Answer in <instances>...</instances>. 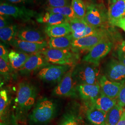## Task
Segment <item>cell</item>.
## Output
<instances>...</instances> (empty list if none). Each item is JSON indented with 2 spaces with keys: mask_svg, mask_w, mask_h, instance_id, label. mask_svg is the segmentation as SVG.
Instances as JSON below:
<instances>
[{
  "mask_svg": "<svg viewBox=\"0 0 125 125\" xmlns=\"http://www.w3.org/2000/svg\"><path fill=\"white\" fill-rule=\"evenodd\" d=\"M38 94L35 85L28 81L19 83L15 99L14 109L17 119L24 120L31 108L34 106Z\"/></svg>",
  "mask_w": 125,
  "mask_h": 125,
  "instance_id": "obj_1",
  "label": "cell"
},
{
  "mask_svg": "<svg viewBox=\"0 0 125 125\" xmlns=\"http://www.w3.org/2000/svg\"><path fill=\"white\" fill-rule=\"evenodd\" d=\"M57 105L53 100L44 97L39 100L29 115L30 122L36 125L49 123L55 116Z\"/></svg>",
  "mask_w": 125,
  "mask_h": 125,
  "instance_id": "obj_2",
  "label": "cell"
},
{
  "mask_svg": "<svg viewBox=\"0 0 125 125\" xmlns=\"http://www.w3.org/2000/svg\"><path fill=\"white\" fill-rule=\"evenodd\" d=\"M99 65L84 62L75 66L72 76L76 85L99 84Z\"/></svg>",
  "mask_w": 125,
  "mask_h": 125,
  "instance_id": "obj_3",
  "label": "cell"
},
{
  "mask_svg": "<svg viewBox=\"0 0 125 125\" xmlns=\"http://www.w3.org/2000/svg\"><path fill=\"white\" fill-rule=\"evenodd\" d=\"M75 50V49H74ZM45 60L50 63L59 65L75 66L78 59L76 50L58 49L47 48L40 52Z\"/></svg>",
  "mask_w": 125,
  "mask_h": 125,
  "instance_id": "obj_4",
  "label": "cell"
},
{
  "mask_svg": "<svg viewBox=\"0 0 125 125\" xmlns=\"http://www.w3.org/2000/svg\"><path fill=\"white\" fill-rule=\"evenodd\" d=\"M84 20L89 26L96 28H106L109 25L108 11L102 4L88 5Z\"/></svg>",
  "mask_w": 125,
  "mask_h": 125,
  "instance_id": "obj_5",
  "label": "cell"
},
{
  "mask_svg": "<svg viewBox=\"0 0 125 125\" xmlns=\"http://www.w3.org/2000/svg\"><path fill=\"white\" fill-rule=\"evenodd\" d=\"M72 66L50 64L41 68L37 74L41 81L48 83H59Z\"/></svg>",
  "mask_w": 125,
  "mask_h": 125,
  "instance_id": "obj_6",
  "label": "cell"
},
{
  "mask_svg": "<svg viewBox=\"0 0 125 125\" xmlns=\"http://www.w3.org/2000/svg\"><path fill=\"white\" fill-rule=\"evenodd\" d=\"M0 14L11 16L24 22L28 21L34 17H37L39 15L35 11L25 7H19L3 2H1L0 4Z\"/></svg>",
  "mask_w": 125,
  "mask_h": 125,
  "instance_id": "obj_7",
  "label": "cell"
},
{
  "mask_svg": "<svg viewBox=\"0 0 125 125\" xmlns=\"http://www.w3.org/2000/svg\"><path fill=\"white\" fill-rule=\"evenodd\" d=\"M113 46L111 37L104 39L89 51V52L83 58V61L99 65L101 60L107 55Z\"/></svg>",
  "mask_w": 125,
  "mask_h": 125,
  "instance_id": "obj_8",
  "label": "cell"
},
{
  "mask_svg": "<svg viewBox=\"0 0 125 125\" xmlns=\"http://www.w3.org/2000/svg\"><path fill=\"white\" fill-rule=\"evenodd\" d=\"M110 37V32L106 28H103L96 33L74 40L72 43V48L75 50L89 51L103 40Z\"/></svg>",
  "mask_w": 125,
  "mask_h": 125,
  "instance_id": "obj_9",
  "label": "cell"
},
{
  "mask_svg": "<svg viewBox=\"0 0 125 125\" xmlns=\"http://www.w3.org/2000/svg\"><path fill=\"white\" fill-rule=\"evenodd\" d=\"M75 66L71 67L63 76L62 79L55 87L52 92L54 96L58 97L75 96L76 85L74 81L72 74Z\"/></svg>",
  "mask_w": 125,
  "mask_h": 125,
  "instance_id": "obj_10",
  "label": "cell"
},
{
  "mask_svg": "<svg viewBox=\"0 0 125 125\" xmlns=\"http://www.w3.org/2000/svg\"><path fill=\"white\" fill-rule=\"evenodd\" d=\"M105 76L113 82L125 84V67L118 60L112 59L105 68Z\"/></svg>",
  "mask_w": 125,
  "mask_h": 125,
  "instance_id": "obj_11",
  "label": "cell"
},
{
  "mask_svg": "<svg viewBox=\"0 0 125 125\" xmlns=\"http://www.w3.org/2000/svg\"><path fill=\"white\" fill-rule=\"evenodd\" d=\"M50 64L40 52L30 54L24 65L18 71L21 74L28 75L32 72L39 71L43 67Z\"/></svg>",
  "mask_w": 125,
  "mask_h": 125,
  "instance_id": "obj_12",
  "label": "cell"
},
{
  "mask_svg": "<svg viewBox=\"0 0 125 125\" xmlns=\"http://www.w3.org/2000/svg\"><path fill=\"white\" fill-rule=\"evenodd\" d=\"M11 45L21 52L28 54L40 52L45 49L48 45L46 42L41 43H32L20 40L17 37L12 42Z\"/></svg>",
  "mask_w": 125,
  "mask_h": 125,
  "instance_id": "obj_13",
  "label": "cell"
},
{
  "mask_svg": "<svg viewBox=\"0 0 125 125\" xmlns=\"http://www.w3.org/2000/svg\"><path fill=\"white\" fill-rule=\"evenodd\" d=\"M101 91L110 98L117 99L121 87L123 85L121 83L113 82L108 80L105 76H100L99 80Z\"/></svg>",
  "mask_w": 125,
  "mask_h": 125,
  "instance_id": "obj_14",
  "label": "cell"
},
{
  "mask_svg": "<svg viewBox=\"0 0 125 125\" xmlns=\"http://www.w3.org/2000/svg\"><path fill=\"white\" fill-rule=\"evenodd\" d=\"M109 25L114 26L115 24L125 17V0H117L111 4L108 10Z\"/></svg>",
  "mask_w": 125,
  "mask_h": 125,
  "instance_id": "obj_15",
  "label": "cell"
},
{
  "mask_svg": "<svg viewBox=\"0 0 125 125\" xmlns=\"http://www.w3.org/2000/svg\"><path fill=\"white\" fill-rule=\"evenodd\" d=\"M81 98L84 101H92L96 98L101 93L99 84H80L76 86Z\"/></svg>",
  "mask_w": 125,
  "mask_h": 125,
  "instance_id": "obj_16",
  "label": "cell"
},
{
  "mask_svg": "<svg viewBox=\"0 0 125 125\" xmlns=\"http://www.w3.org/2000/svg\"><path fill=\"white\" fill-rule=\"evenodd\" d=\"M17 38L28 42L41 43L45 42V38L41 31L34 29L25 28L19 30Z\"/></svg>",
  "mask_w": 125,
  "mask_h": 125,
  "instance_id": "obj_17",
  "label": "cell"
},
{
  "mask_svg": "<svg viewBox=\"0 0 125 125\" xmlns=\"http://www.w3.org/2000/svg\"><path fill=\"white\" fill-rule=\"evenodd\" d=\"M37 21L41 24H46V26H50L69 22L70 20L60 14L46 11L42 14L38 15Z\"/></svg>",
  "mask_w": 125,
  "mask_h": 125,
  "instance_id": "obj_18",
  "label": "cell"
},
{
  "mask_svg": "<svg viewBox=\"0 0 125 125\" xmlns=\"http://www.w3.org/2000/svg\"><path fill=\"white\" fill-rule=\"evenodd\" d=\"M45 31L47 35L50 38L66 36L72 33L69 22L47 26L45 28Z\"/></svg>",
  "mask_w": 125,
  "mask_h": 125,
  "instance_id": "obj_19",
  "label": "cell"
},
{
  "mask_svg": "<svg viewBox=\"0 0 125 125\" xmlns=\"http://www.w3.org/2000/svg\"><path fill=\"white\" fill-rule=\"evenodd\" d=\"M90 102L91 103V106H93L106 113L114 107L117 103V99L110 98L103 94L101 91L96 98Z\"/></svg>",
  "mask_w": 125,
  "mask_h": 125,
  "instance_id": "obj_20",
  "label": "cell"
},
{
  "mask_svg": "<svg viewBox=\"0 0 125 125\" xmlns=\"http://www.w3.org/2000/svg\"><path fill=\"white\" fill-rule=\"evenodd\" d=\"M30 54L21 51L11 50L9 55V63L14 70H19L24 65Z\"/></svg>",
  "mask_w": 125,
  "mask_h": 125,
  "instance_id": "obj_21",
  "label": "cell"
},
{
  "mask_svg": "<svg viewBox=\"0 0 125 125\" xmlns=\"http://www.w3.org/2000/svg\"><path fill=\"white\" fill-rule=\"evenodd\" d=\"M106 113L91 106L86 112V116L93 125H106Z\"/></svg>",
  "mask_w": 125,
  "mask_h": 125,
  "instance_id": "obj_22",
  "label": "cell"
},
{
  "mask_svg": "<svg viewBox=\"0 0 125 125\" xmlns=\"http://www.w3.org/2000/svg\"><path fill=\"white\" fill-rule=\"evenodd\" d=\"M73 40L71 34L62 37L51 38L48 45L50 48L67 49L72 47Z\"/></svg>",
  "mask_w": 125,
  "mask_h": 125,
  "instance_id": "obj_23",
  "label": "cell"
},
{
  "mask_svg": "<svg viewBox=\"0 0 125 125\" xmlns=\"http://www.w3.org/2000/svg\"><path fill=\"white\" fill-rule=\"evenodd\" d=\"M18 31V27L16 25H9L0 28V40L5 44L11 45L12 42L17 37Z\"/></svg>",
  "mask_w": 125,
  "mask_h": 125,
  "instance_id": "obj_24",
  "label": "cell"
},
{
  "mask_svg": "<svg viewBox=\"0 0 125 125\" xmlns=\"http://www.w3.org/2000/svg\"><path fill=\"white\" fill-rule=\"evenodd\" d=\"M124 113L123 107L118 104L110 109L106 114V124L107 125H116L120 120Z\"/></svg>",
  "mask_w": 125,
  "mask_h": 125,
  "instance_id": "obj_25",
  "label": "cell"
},
{
  "mask_svg": "<svg viewBox=\"0 0 125 125\" xmlns=\"http://www.w3.org/2000/svg\"><path fill=\"white\" fill-rule=\"evenodd\" d=\"M58 125H81L80 117L76 108L72 107L69 109L63 115Z\"/></svg>",
  "mask_w": 125,
  "mask_h": 125,
  "instance_id": "obj_26",
  "label": "cell"
},
{
  "mask_svg": "<svg viewBox=\"0 0 125 125\" xmlns=\"http://www.w3.org/2000/svg\"><path fill=\"white\" fill-rule=\"evenodd\" d=\"M9 102L8 93L6 89H1L0 92V125H2L8 113Z\"/></svg>",
  "mask_w": 125,
  "mask_h": 125,
  "instance_id": "obj_27",
  "label": "cell"
},
{
  "mask_svg": "<svg viewBox=\"0 0 125 125\" xmlns=\"http://www.w3.org/2000/svg\"><path fill=\"white\" fill-rule=\"evenodd\" d=\"M46 10L48 12L60 14L66 17L70 21L76 17L74 11L72 8V6L70 5L60 8L49 7L46 9Z\"/></svg>",
  "mask_w": 125,
  "mask_h": 125,
  "instance_id": "obj_28",
  "label": "cell"
},
{
  "mask_svg": "<svg viewBox=\"0 0 125 125\" xmlns=\"http://www.w3.org/2000/svg\"><path fill=\"white\" fill-rule=\"evenodd\" d=\"M69 23L72 34H78L82 32L89 25L85 22L84 19H80L76 17L70 20Z\"/></svg>",
  "mask_w": 125,
  "mask_h": 125,
  "instance_id": "obj_29",
  "label": "cell"
},
{
  "mask_svg": "<svg viewBox=\"0 0 125 125\" xmlns=\"http://www.w3.org/2000/svg\"><path fill=\"white\" fill-rule=\"evenodd\" d=\"M72 8L76 17L84 19L86 13V6L83 0H72Z\"/></svg>",
  "mask_w": 125,
  "mask_h": 125,
  "instance_id": "obj_30",
  "label": "cell"
},
{
  "mask_svg": "<svg viewBox=\"0 0 125 125\" xmlns=\"http://www.w3.org/2000/svg\"><path fill=\"white\" fill-rule=\"evenodd\" d=\"M13 69L9 62H6L2 58H0V75L4 78L5 80L10 79Z\"/></svg>",
  "mask_w": 125,
  "mask_h": 125,
  "instance_id": "obj_31",
  "label": "cell"
},
{
  "mask_svg": "<svg viewBox=\"0 0 125 125\" xmlns=\"http://www.w3.org/2000/svg\"><path fill=\"white\" fill-rule=\"evenodd\" d=\"M103 28H96L94 27L90 26L88 25V27L86 28L85 30L82 32L78 34H71L72 38L73 40H76L83 38L86 36H89L95 33L98 32L99 31H101Z\"/></svg>",
  "mask_w": 125,
  "mask_h": 125,
  "instance_id": "obj_32",
  "label": "cell"
},
{
  "mask_svg": "<svg viewBox=\"0 0 125 125\" xmlns=\"http://www.w3.org/2000/svg\"><path fill=\"white\" fill-rule=\"evenodd\" d=\"M51 8H60L69 5L68 0H47Z\"/></svg>",
  "mask_w": 125,
  "mask_h": 125,
  "instance_id": "obj_33",
  "label": "cell"
},
{
  "mask_svg": "<svg viewBox=\"0 0 125 125\" xmlns=\"http://www.w3.org/2000/svg\"><path fill=\"white\" fill-rule=\"evenodd\" d=\"M117 101V104L121 107H125V84L122 85Z\"/></svg>",
  "mask_w": 125,
  "mask_h": 125,
  "instance_id": "obj_34",
  "label": "cell"
},
{
  "mask_svg": "<svg viewBox=\"0 0 125 125\" xmlns=\"http://www.w3.org/2000/svg\"><path fill=\"white\" fill-rule=\"evenodd\" d=\"M9 52L7 48L4 46V45L0 43V58H2L5 61L7 62H9Z\"/></svg>",
  "mask_w": 125,
  "mask_h": 125,
  "instance_id": "obj_35",
  "label": "cell"
},
{
  "mask_svg": "<svg viewBox=\"0 0 125 125\" xmlns=\"http://www.w3.org/2000/svg\"><path fill=\"white\" fill-rule=\"evenodd\" d=\"M12 4H31L34 0H4Z\"/></svg>",
  "mask_w": 125,
  "mask_h": 125,
  "instance_id": "obj_36",
  "label": "cell"
},
{
  "mask_svg": "<svg viewBox=\"0 0 125 125\" xmlns=\"http://www.w3.org/2000/svg\"><path fill=\"white\" fill-rule=\"evenodd\" d=\"M117 55L118 60L125 67V53L119 47L117 51Z\"/></svg>",
  "mask_w": 125,
  "mask_h": 125,
  "instance_id": "obj_37",
  "label": "cell"
},
{
  "mask_svg": "<svg viewBox=\"0 0 125 125\" xmlns=\"http://www.w3.org/2000/svg\"><path fill=\"white\" fill-rule=\"evenodd\" d=\"M6 16L5 15L0 16V28L9 26L10 23L7 18H6Z\"/></svg>",
  "mask_w": 125,
  "mask_h": 125,
  "instance_id": "obj_38",
  "label": "cell"
},
{
  "mask_svg": "<svg viewBox=\"0 0 125 125\" xmlns=\"http://www.w3.org/2000/svg\"><path fill=\"white\" fill-rule=\"evenodd\" d=\"M114 26H117L122 29L125 31V17L116 22Z\"/></svg>",
  "mask_w": 125,
  "mask_h": 125,
  "instance_id": "obj_39",
  "label": "cell"
},
{
  "mask_svg": "<svg viewBox=\"0 0 125 125\" xmlns=\"http://www.w3.org/2000/svg\"><path fill=\"white\" fill-rule=\"evenodd\" d=\"M116 125H125V113L124 112L121 119Z\"/></svg>",
  "mask_w": 125,
  "mask_h": 125,
  "instance_id": "obj_40",
  "label": "cell"
},
{
  "mask_svg": "<svg viewBox=\"0 0 125 125\" xmlns=\"http://www.w3.org/2000/svg\"><path fill=\"white\" fill-rule=\"evenodd\" d=\"M119 48L125 53V41H123L121 43V45L119 46Z\"/></svg>",
  "mask_w": 125,
  "mask_h": 125,
  "instance_id": "obj_41",
  "label": "cell"
},
{
  "mask_svg": "<svg viewBox=\"0 0 125 125\" xmlns=\"http://www.w3.org/2000/svg\"><path fill=\"white\" fill-rule=\"evenodd\" d=\"M108 0V1H109V3L112 4L113 3L115 2L117 0Z\"/></svg>",
  "mask_w": 125,
  "mask_h": 125,
  "instance_id": "obj_42",
  "label": "cell"
},
{
  "mask_svg": "<svg viewBox=\"0 0 125 125\" xmlns=\"http://www.w3.org/2000/svg\"><path fill=\"white\" fill-rule=\"evenodd\" d=\"M90 0V1H94V0Z\"/></svg>",
  "mask_w": 125,
  "mask_h": 125,
  "instance_id": "obj_43",
  "label": "cell"
},
{
  "mask_svg": "<svg viewBox=\"0 0 125 125\" xmlns=\"http://www.w3.org/2000/svg\"><path fill=\"white\" fill-rule=\"evenodd\" d=\"M124 112H125V111H124Z\"/></svg>",
  "mask_w": 125,
  "mask_h": 125,
  "instance_id": "obj_44",
  "label": "cell"
},
{
  "mask_svg": "<svg viewBox=\"0 0 125 125\" xmlns=\"http://www.w3.org/2000/svg\"></svg>",
  "mask_w": 125,
  "mask_h": 125,
  "instance_id": "obj_45",
  "label": "cell"
}]
</instances>
